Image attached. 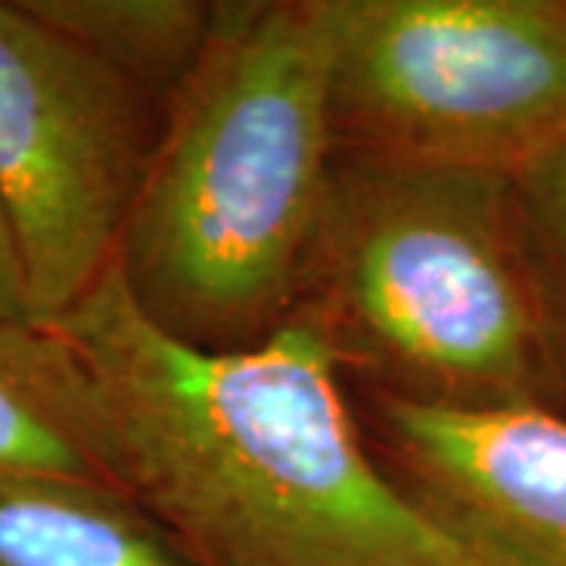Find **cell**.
<instances>
[{
	"label": "cell",
	"instance_id": "7",
	"mask_svg": "<svg viewBox=\"0 0 566 566\" xmlns=\"http://www.w3.org/2000/svg\"><path fill=\"white\" fill-rule=\"evenodd\" d=\"M111 485L88 387L66 346L39 324L0 327V482Z\"/></svg>",
	"mask_w": 566,
	"mask_h": 566
},
{
	"label": "cell",
	"instance_id": "9",
	"mask_svg": "<svg viewBox=\"0 0 566 566\" xmlns=\"http://www.w3.org/2000/svg\"><path fill=\"white\" fill-rule=\"evenodd\" d=\"M25 7L167 111L202 61L218 3L208 0H25Z\"/></svg>",
	"mask_w": 566,
	"mask_h": 566
},
{
	"label": "cell",
	"instance_id": "2",
	"mask_svg": "<svg viewBox=\"0 0 566 566\" xmlns=\"http://www.w3.org/2000/svg\"><path fill=\"white\" fill-rule=\"evenodd\" d=\"M337 25L340 0L218 3L117 259L133 303L174 340L249 349L293 318L337 158Z\"/></svg>",
	"mask_w": 566,
	"mask_h": 566
},
{
	"label": "cell",
	"instance_id": "6",
	"mask_svg": "<svg viewBox=\"0 0 566 566\" xmlns=\"http://www.w3.org/2000/svg\"><path fill=\"white\" fill-rule=\"evenodd\" d=\"M378 457L472 566H566V416L431 409L371 394Z\"/></svg>",
	"mask_w": 566,
	"mask_h": 566
},
{
	"label": "cell",
	"instance_id": "11",
	"mask_svg": "<svg viewBox=\"0 0 566 566\" xmlns=\"http://www.w3.org/2000/svg\"><path fill=\"white\" fill-rule=\"evenodd\" d=\"M25 324H32V312H29L22 262L7 214L0 208V327H25Z\"/></svg>",
	"mask_w": 566,
	"mask_h": 566
},
{
	"label": "cell",
	"instance_id": "5",
	"mask_svg": "<svg viewBox=\"0 0 566 566\" xmlns=\"http://www.w3.org/2000/svg\"><path fill=\"white\" fill-rule=\"evenodd\" d=\"M161 117L25 0H0V208L32 324L61 318L117 264Z\"/></svg>",
	"mask_w": 566,
	"mask_h": 566
},
{
	"label": "cell",
	"instance_id": "8",
	"mask_svg": "<svg viewBox=\"0 0 566 566\" xmlns=\"http://www.w3.org/2000/svg\"><path fill=\"white\" fill-rule=\"evenodd\" d=\"M0 566H199L126 491L0 482Z\"/></svg>",
	"mask_w": 566,
	"mask_h": 566
},
{
	"label": "cell",
	"instance_id": "3",
	"mask_svg": "<svg viewBox=\"0 0 566 566\" xmlns=\"http://www.w3.org/2000/svg\"><path fill=\"white\" fill-rule=\"evenodd\" d=\"M290 322L375 397L431 409L564 397L506 174L337 155Z\"/></svg>",
	"mask_w": 566,
	"mask_h": 566
},
{
	"label": "cell",
	"instance_id": "1",
	"mask_svg": "<svg viewBox=\"0 0 566 566\" xmlns=\"http://www.w3.org/2000/svg\"><path fill=\"white\" fill-rule=\"evenodd\" d=\"M51 331L80 365L111 482L199 566H472L387 472L303 322L199 349L114 264Z\"/></svg>",
	"mask_w": 566,
	"mask_h": 566
},
{
	"label": "cell",
	"instance_id": "10",
	"mask_svg": "<svg viewBox=\"0 0 566 566\" xmlns=\"http://www.w3.org/2000/svg\"><path fill=\"white\" fill-rule=\"evenodd\" d=\"M506 199L547 359L566 394V129L506 174Z\"/></svg>",
	"mask_w": 566,
	"mask_h": 566
},
{
	"label": "cell",
	"instance_id": "4",
	"mask_svg": "<svg viewBox=\"0 0 566 566\" xmlns=\"http://www.w3.org/2000/svg\"><path fill=\"white\" fill-rule=\"evenodd\" d=\"M337 155L510 174L566 129V0H340Z\"/></svg>",
	"mask_w": 566,
	"mask_h": 566
}]
</instances>
